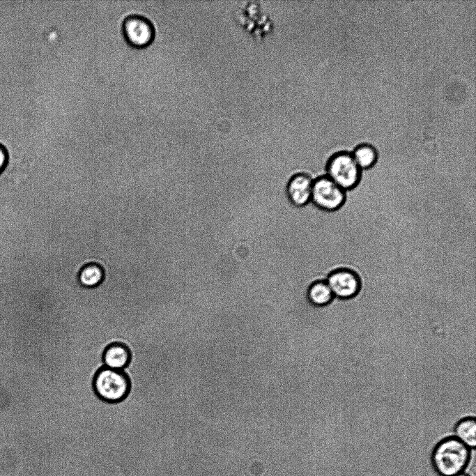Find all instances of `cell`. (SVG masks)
I'll return each instance as SVG.
<instances>
[{
    "label": "cell",
    "instance_id": "cell-1",
    "mask_svg": "<svg viewBox=\"0 0 476 476\" xmlns=\"http://www.w3.org/2000/svg\"><path fill=\"white\" fill-rule=\"evenodd\" d=\"M431 463L440 476H454L475 467V450H472L454 436L440 440L434 447Z\"/></svg>",
    "mask_w": 476,
    "mask_h": 476
},
{
    "label": "cell",
    "instance_id": "cell-2",
    "mask_svg": "<svg viewBox=\"0 0 476 476\" xmlns=\"http://www.w3.org/2000/svg\"><path fill=\"white\" fill-rule=\"evenodd\" d=\"M93 388L95 394L101 400L118 403L128 395L130 383L123 371L103 367L94 377Z\"/></svg>",
    "mask_w": 476,
    "mask_h": 476
},
{
    "label": "cell",
    "instance_id": "cell-3",
    "mask_svg": "<svg viewBox=\"0 0 476 476\" xmlns=\"http://www.w3.org/2000/svg\"><path fill=\"white\" fill-rule=\"evenodd\" d=\"M326 176L346 192L355 188L360 182L362 170L351 153L341 151L333 154L326 164Z\"/></svg>",
    "mask_w": 476,
    "mask_h": 476
},
{
    "label": "cell",
    "instance_id": "cell-4",
    "mask_svg": "<svg viewBox=\"0 0 476 476\" xmlns=\"http://www.w3.org/2000/svg\"><path fill=\"white\" fill-rule=\"evenodd\" d=\"M346 200V192L326 175L314 179L311 201L318 208L334 212L341 208Z\"/></svg>",
    "mask_w": 476,
    "mask_h": 476
},
{
    "label": "cell",
    "instance_id": "cell-5",
    "mask_svg": "<svg viewBox=\"0 0 476 476\" xmlns=\"http://www.w3.org/2000/svg\"><path fill=\"white\" fill-rule=\"evenodd\" d=\"M335 297L341 300L355 298L362 289L360 275L348 268H338L332 270L325 279Z\"/></svg>",
    "mask_w": 476,
    "mask_h": 476
},
{
    "label": "cell",
    "instance_id": "cell-6",
    "mask_svg": "<svg viewBox=\"0 0 476 476\" xmlns=\"http://www.w3.org/2000/svg\"><path fill=\"white\" fill-rule=\"evenodd\" d=\"M123 31L127 41L137 47L150 44L155 35L154 27L151 21L139 15H132L124 20Z\"/></svg>",
    "mask_w": 476,
    "mask_h": 476
},
{
    "label": "cell",
    "instance_id": "cell-7",
    "mask_svg": "<svg viewBox=\"0 0 476 476\" xmlns=\"http://www.w3.org/2000/svg\"><path fill=\"white\" fill-rule=\"evenodd\" d=\"M314 179L307 173L295 174L289 181L286 192L292 205L302 207L311 201Z\"/></svg>",
    "mask_w": 476,
    "mask_h": 476
},
{
    "label": "cell",
    "instance_id": "cell-8",
    "mask_svg": "<svg viewBox=\"0 0 476 476\" xmlns=\"http://www.w3.org/2000/svg\"><path fill=\"white\" fill-rule=\"evenodd\" d=\"M130 360V350L125 344L121 343L109 345L102 354L104 367L112 369L123 371Z\"/></svg>",
    "mask_w": 476,
    "mask_h": 476
},
{
    "label": "cell",
    "instance_id": "cell-9",
    "mask_svg": "<svg viewBox=\"0 0 476 476\" xmlns=\"http://www.w3.org/2000/svg\"><path fill=\"white\" fill-rule=\"evenodd\" d=\"M452 436L472 450L476 446V421L474 415H465L454 424Z\"/></svg>",
    "mask_w": 476,
    "mask_h": 476
},
{
    "label": "cell",
    "instance_id": "cell-10",
    "mask_svg": "<svg viewBox=\"0 0 476 476\" xmlns=\"http://www.w3.org/2000/svg\"><path fill=\"white\" fill-rule=\"evenodd\" d=\"M308 302L314 307H325L335 300V297L325 279L313 282L307 290Z\"/></svg>",
    "mask_w": 476,
    "mask_h": 476
},
{
    "label": "cell",
    "instance_id": "cell-11",
    "mask_svg": "<svg viewBox=\"0 0 476 476\" xmlns=\"http://www.w3.org/2000/svg\"><path fill=\"white\" fill-rule=\"evenodd\" d=\"M358 167L362 170L372 168L378 160V153L375 147L371 144L358 145L351 153Z\"/></svg>",
    "mask_w": 476,
    "mask_h": 476
},
{
    "label": "cell",
    "instance_id": "cell-12",
    "mask_svg": "<svg viewBox=\"0 0 476 476\" xmlns=\"http://www.w3.org/2000/svg\"><path fill=\"white\" fill-rule=\"evenodd\" d=\"M104 274L96 265L85 266L79 275V284L86 289H93L103 283Z\"/></svg>",
    "mask_w": 476,
    "mask_h": 476
},
{
    "label": "cell",
    "instance_id": "cell-13",
    "mask_svg": "<svg viewBox=\"0 0 476 476\" xmlns=\"http://www.w3.org/2000/svg\"><path fill=\"white\" fill-rule=\"evenodd\" d=\"M9 160V155L6 147L0 144V175L6 169Z\"/></svg>",
    "mask_w": 476,
    "mask_h": 476
},
{
    "label": "cell",
    "instance_id": "cell-14",
    "mask_svg": "<svg viewBox=\"0 0 476 476\" xmlns=\"http://www.w3.org/2000/svg\"><path fill=\"white\" fill-rule=\"evenodd\" d=\"M454 476H473V475H470L467 472H463V473H459V474L454 475Z\"/></svg>",
    "mask_w": 476,
    "mask_h": 476
}]
</instances>
